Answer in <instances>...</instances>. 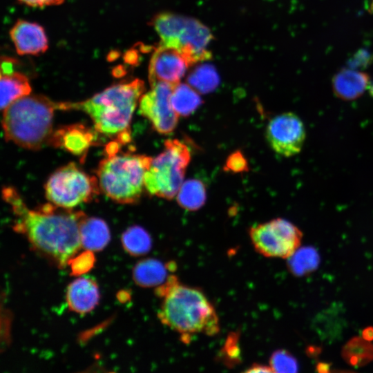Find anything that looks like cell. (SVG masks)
Masks as SVG:
<instances>
[{"instance_id":"6da1fadb","label":"cell","mask_w":373,"mask_h":373,"mask_svg":"<svg viewBox=\"0 0 373 373\" xmlns=\"http://www.w3.org/2000/svg\"><path fill=\"white\" fill-rule=\"evenodd\" d=\"M2 195L16 216L15 230L24 234L38 251L63 267L79 250L84 212L60 210L52 203L31 210L12 186L4 187Z\"/></svg>"},{"instance_id":"7a4b0ae2","label":"cell","mask_w":373,"mask_h":373,"mask_svg":"<svg viewBox=\"0 0 373 373\" xmlns=\"http://www.w3.org/2000/svg\"><path fill=\"white\" fill-rule=\"evenodd\" d=\"M156 292L162 299L159 319L179 333L182 340L199 333L208 336L218 333L220 324L216 309L199 289L180 283L178 277L171 274L157 287Z\"/></svg>"},{"instance_id":"3957f363","label":"cell","mask_w":373,"mask_h":373,"mask_svg":"<svg viewBox=\"0 0 373 373\" xmlns=\"http://www.w3.org/2000/svg\"><path fill=\"white\" fill-rule=\"evenodd\" d=\"M144 90V82L135 79L115 84L83 102L57 103V108L84 111L96 132L124 144L131 140L130 123Z\"/></svg>"},{"instance_id":"277c9868","label":"cell","mask_w":373,"mask_h":373,"mask_svg":"<svg viewBox=\"0 0 373 373\" xmlns=\"http://www.w3.org/2000/svg\"><path fill=\"white\" fill-rule=\"evenodd\" d=\"M55 109L57 103L44 96L28 95L15 100L3 111L5 138L23 148L40 149L53 132Z\"/></svg>"},{"instance_id":"5b68a950","label":"cell","mask_w":373,"mask_h":373,"mask_svg":"<svg viewBox=\"0 0 373 373\" xmlns=\"http://www.w3.org/2000/svg\"><path fill=\"white\" fill-rule=\"evenodd\" d=\"M97 170L100 190L115 202H137L144 187L145 173L152 157L140 154L106 153Z\"/></svg>"},{"instance_id":"8992f818","label":"cell","mask_w":373,"mask_h":373,"mask_svg":"<svg viewBox=\"0 0 373 373\" xmlns=\"http://www.w3.org/2000/svg\"><path fill=\"white\" fill-rule=\"evenodd\" d=\"M152 25L162 44L180 50L194 64L211 57L207 48L213 35L200 21L183 15L164 12L153 19Z\"/></svg>"},{"instance_id":"52a82bcc","label":"cell","mask_w":373,"mask_h":373,"mask_svg":"<svg viewBox=\"0 0 373 373\" xmlns=\"http://www.w3.org/2000/svg\"><path fill=\"white\" fill-rule=\"evenodd\" d=\"M164 146L145 173L144 188L151 195L171 200L183 183L191 152L186 144L177 139L166 140Z\"/></svg>"},{"instance_id":"ba28073f","label":"cell","mask_w":373,"mask_h":373,"mask_svg":"<svg viewBox=\"0 0 373 373\" xmlns=\"http://www.w3.org/2000/svg\"><path fill=\"white\" fill-rule=\"evenodd\" d=\"M99 190L98 180L73 162L57 169L45 185L48 200L68 209L90 201Z\"/></svg>"},{"instance_id":"9c48e42d","label":"cell","mask_w":373,"mask_h":373,"mask_svg":"<svg viewBox=\"0 0 373 373\" xmlns=\"http://www.w3.org/2000/svg\"><path fill=\"white\" fill-rule=\"evenodd\" d=\"M249 237L254 249L263 256L287 259L299 247L303 233L289 221L278 218L252 226Z\"/></svg>"},{"instance_id":"30bf717a","label":"cell","mask_w":373,"mask_h":373,"mask_svg":"<svg viewBox=\"0 0 373 373\" xmlns=\"http://www.w3.org/2000/svg\"><path fill=\"white\" fill-rule=\"evenodd\" d=\"M151 86V89L140 97L139 112L157 132L169 134L175 129L179 118L171 104L175 85L162 82Z\"/></svg>"},{"instance_id":"8fae6325","label":"cell","mask_w":373,"mask_h":373,"mask_svg":"<svg viewBox=\"0 0 373 373\" xmlns=\"http://www.w3.org/2000/svg\"><path fill=\"white\" fill-rule=\"evenodd\" d=\"M266 138L278 154L291 157L302 149L306 131L300 118L294 113H284L273 117L266 128Z\"/></svg>"},{"instance_id":"7c38bea8","label":"cell","mask_w":373,"mask_h":373,"mask_svg":"<svg viewBox=\"0 0 373 373\" xmlns=\"http://www.w3.org/2000/svg\"><path fill=\"white\" fill-rule=\"evenodd\" d=\"M193 64L191 59L180 50L161 44L155 50L149 62L150 84L153 86L162 82L176 85Z\"/></svg>"},{"instance_id":"4fadbf2b","label":"cell","mask_w":373,"mask_h":373,"mask_svg":"<svg viewBox=\"0 0 373 373\" xmlns=\"http://www.w3.org/2000/svg\"><path fill=\"white\" fill-rule=\"evenodd\" d=\"M97 141L94 130L83 124L64 126L53 131L48 144L59 147L75 155L85 157L88 149Z\"/></svg>"},{"instance_id":"5bb4252c","label":"cell","mask_w":373,"mask_h":373,"mask_svg":"<svg viewBox=\"0 0 373 373\" xmlns=\"http://www.w3.org/2000/svg\"><path fill=\"white\" fill-rule=\"evenodd\" d=\"M10 35L17 53L21 55H39L48 48L44 28L35 22L17 21Z\"/></svg>"},{"instance_id":"9a60e30c","label":"cell","mask_w":373,"mask_h":373,"mask_svg":"<svg viewBox=\"0 0 373 373\" xmlns=\"http://www.w3.org/2000/svg\"><path fill=\"white\" fill-rule=\"evenodd\" d=\"M367 74L351 68H343L332 78V88L335 95L343 100L356 99L369 88Z\"/></svg>"},{"instance_id":"2e32d148","label":"cell","mask_w":373,"mask_h":373,"mask_svg":"<svg viewBox=\"0 0 373 373\" xmlns=\"http://www.w3.org/2000/svg\"><path fill=\"white\" fill-rule=\"evenodd\" d=\"M99 289L92 280L80 278L73 281L68 287L66 300L69 307L78 313L91 311L98 303Z\"/></svg>"},{"instance_id":"e0dca14e","label":"cell","mask_w":373,"mask_h":373,"mask_svg":"<svg viewBox=\"0 0 373 373\" xmlns=\"http://www.w3.org/2000/svg\"><path fill=\"white\" fill-rule=\"evenodd\" d=\"M175 268L174 262L163 263L159 260L146 258L140 261L134 267L133 277L140 286L151 287L164 284L169 276V271Z\"/></svg>"},{"instance_id":"ac0fdd59","label":"cell","mask_w":373,"mask_h":373,"mask_svg":"<svg viewBox=\"0 0 373 373\" xmlns=\"http://www.w3.org/2000/svg\"><path fill=\"white\" fill-rule=\"evenodd\" d=\"M82 247L89 251H100L106 246L111 238L106 223L97 218H85L80 224Z\"/></svg>"},{"instance_id":"d6986e66","label":"cell","mask_w":373,"mask_h":373,"mask_svg":"<svg viewBox=\"0 0 373 373\" xmlns=\"http://www.w3.org/2000/svg\"><path fill=\"white\" fill-rule=\"evenodd\" d=\"M31 86L23 74L12 71L1 73V108L4 110L15 100L30 95Z\"/></svg>"},{"instance_id":"ffe728a7","label":"cell","mask_w":373,"mask_h":373,"mask_svg":"<svg viewBox=\"0 0 373 373\" xmlns=\"http://www.w3.org/2000/svg\"><path fill=\"white\" fill-rule=\"evenodd\" d=\"M202 103L200 96L189 84L178 83L175 85L171 95V104L179 116L190 115Z\"/></svg>"},{"instance_id":"44dd1931","label":"cell","mask_w":373,"mask_h":373,"mask_svg":"<svg viewBox=\"0 0 373 373\" xmlns=\"http://www.w3.org/2000/svg\"><path fill=\"white\" fill-rule=\"evenodd\" d=\"M342 357L354 367H362L373 361V344L362 336H354L343 347Z\"/></svg>"},{"instance_id":"7402d4cb","label":"cell","mask_w":373,"mask_h":373,"mask_svg":"<svg viewBox=\"0 0 373 373\" xmlns=\"http://www.w3.org/2000/svg\"><path fill=\"white\" fill-rule=\"evenodd\" d=\"M321 258L318 251L313 247L298 248L287 258V267L292 274L303 276L315 271Z\"/></svg>"},{"instance_id":"603a6c76","label":"cell","mask_w":373,"mask_h":373,"mask_svg":"<svg viewBox=\"0 0 373 373\" xmlns=\"http://www.w3.org/2000/svg\"><path fill=\"white\" fill-rule=\"evenodd\" d=\"M206 198L204 184L196 179H191L183 182L176 197L178 204L189 211L200 209L204 204Z\"/></svg>"},{"instance_id":"cb8c5ba5","label":"cell","mask_w":373,"mask_h":373,"mask_svg":"<svg viewBox=\"0 0 373 373\" xmlns=\"http://www.w3.org/2000/svg\"><path fill=\"white\" fill-rule=\"evenodd\" d=\"M187 82L197 92L204 94L213 91L217 88L220 78L213 66L202 64L189 74Z\"/></svg>"},{"instance_id":"d4e9b609","label":"cell","mask_w":373,"mask_h":373,"mask_svg":"<svg viewBox=\"0 0 373 373\" xmlns=\"http://www.w3.org/2000/svg\"><path fill=\"white\" fill-rule=\"evenodd\" d=\"M122 242L125 250L133 256L147 254L152 246L149 233L140 226H133L126 230L122 234Z\"/></svg>"},{"instance_id":"484cf974","label":"cell","mask_w":373,"mask_h":373,"mask_svg":"<svg viewBox=\"0 0 373 373\" xmlns=\"http://www.w3.org/2000/svg\"><path fill=\"white\" fill-rule=\"evenodd\" d=\"M269 365L273 372H297L298 370L296 358L289 351L283 349L277 350L271 354Z\"/></svg>"},{"instance_id":"4316f807","label":"cell","mask_w":373,"mask_h":373,"mask_svg":"<svg viewBox=\"0 0 373 373\" xmlns=\"http://www.w3.org/2000/svg\"><path fill=\"white\" fill-rule=\"evenodd\" d=\"M238 334L236 333L231 334L225 343L222 352L227 364L237 363L240 358V350L238 345Z\"/></svg>"},{"instance_id":"83f0119b","label":"cell","mask_w":373,"mask_h":373,"mask_svg":"<svg viewBox=\"0 0 373 373\" xmlns=\"http://www.w3.org/2000/svg\"><path fill=\"white\" fill-rule=\"evenodd\" d=\"M373 56L366 49L358 50L348 61V67L353 69L365 68L372 62Z\"/></svg>"},{"instance_id":"f1b7e54d","label":"cell","mask_w":373,"mask_h":373,"mask_svg":"<svg viewBox=\"0 0 373 373\" xmlns=\"http://www.w3.org/2000/svg\"><path fill=\"white\" fill-rule=\"evenodd\" d=\"M226 167L234 172H240L247 169V163L240 152L231 154L227 160Z\"/></svg>"},{"instance_id":"f546056e","label":"cell","mask_w":373,"mask_h":373,"mask_svg":"<svg viewBox=\"0 0 373 373\" xmlns=\"http://www.w3.org/2000/svg\"><path fill=\"white\" fill-rule=\"evenodd\" d=\"M90 253L82 254L80 256L75 259L72 268L74 272L79 273L87 271L93 265V258L90 256Z\"/></svg>"},{"instance_id":"4dcf8cb0","label":"cell","mask_w":373,"mask_h":373,"mask_svg":"<svg viewBox=\"0 0 373 373\" xmlns=\"http://www.w3.org/2000/svg\"><path fill=\"white\" fill-rule=\"evenodd\" d=\"M18 1L29 6L42 8L44 6L59 5L62 3L64 0H18Z\"/></svg>"},{"instance_id":"1f68e13d","label":"cell","mask_w":373,"mask_h":373,"mask_svg":"<svg viewBox=\"0 0 373 373\" xmlns=\"http://www.w3.org/2000/svg\"><path fill=\"white\" fill-rule=\"evenodd\" d=\"M245 372H273L272 369L269 365L253 363L245 371Z\"/></svg>"},{"instance_id":"d6a6232c","label":"cell","mask_w":373,"mask_h":373,"mask_svg":"<svg viewBox=\"0 0 373 373\" xmlns=\"http://www.w3.org/2000/svg\"><path fill=\"white\" fill-rule=\"evenodd\" d=\"M305 352L309 357L315 358L321 352V348L317 346L309 345L306 348Z\"/></svg>"},{"instance_id":"836d02e7","label":"cell","mask_w":373,"mask_h":373,"mask_svg":"<svg viewBox=\"0 0 373 373\" xmlns=\"http://www.w3.org/2000/svg\"><path fill=\"white\" fill-rule=\"evenodd\" d=\"M331 364L326 362H319L316 365V371L320 373L330 372Z\"/></svg>"},{"instance_id":"e575fe53","label":"cell","mask_w":373,"mask_h":373,"mask_svg":"<svg viewBox=\"0 0 373 373\" xmlns=\"http://www.w3.org/2000/svg\"><path fill=\"white\" fill-rule=\"evenodd\" d=\"M362 337L368 341H373V327L370 326L363 329Z\"/></svg>"}]
</instances>
